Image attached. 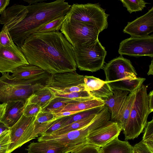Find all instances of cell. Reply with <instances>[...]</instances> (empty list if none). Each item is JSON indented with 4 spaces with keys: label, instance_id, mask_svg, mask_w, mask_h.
Here are the masks:
<instances>
[{
    "label": "cell",
    "instance_id": "31",
    "mask_svg": "<svg viewBox=\"0 0 153 153\" xmlns=\"http://www.w3.org/2000/svg\"><path fill=\"white\" fill-rule=\"evenodd\" d=\"M142 140L143 142L153 152V119L148 122L145 127Z\"/></svg>",
    "mask_w": 153,
    "mask_h": 153
},
{
    "label": "cell",
    "instance_id": "3",
    "mask_svg": "<svg viewBox=\"0 0 153 153\" xmlns=\"http://www.w3.org/2000/svg\"><path fill=\"white\" fill-rule=\"evenodd\" d=\"M103 69L105 81L112 90L126 91L129 93L140 87L146 79L137 77V74L130 60L122 55L114 58L106 63Z\"/></svg>",
    "mask_w": 153,
    "mask_h": 153
},
{
    "label": "cell",
    "instance_id": "25",
    "mask_svg": "<svg viewBox=\"0 0 153 153\" xmlns=\"http://www.w3.org/2000/svg\"><path fill=\"white\" fill-rule=\"evenodd\" d=\"M136 90L127 95L114 121L121 126L123 130L128 120L135 99Z\"/></svg>",
    "mask_w": 153,
    "mask_h": 153
},
{
    "label": "cell",
    "instance_id": "42",
    "mask_svg": "<svg viewBox=\"0 0 153 153\" xmlns=\"http://www.w3.org/2000/svg\"><path fill=\"white\" fill-rule=\"evenodd\" d=\"M9 129L3 123L0 121V134L3 131Z\"/></svg>",
    "mask_w": 153,
    "mask_h": 153
},
{
    "label": "cell",
    "instance_id": "19",
    "mask_svg": "<svg viewBox=\"0 0 153 153\" xmlns=\"http://www.w3.org/2000/svg\"><path fill=\"white\" fill-rule=\"evenodd\" d=\"M113 95L103 100L104 105L108 109L110 114L111 121L114 122L128 92L118 90H112Z\"/></svg>",
    "mask_w": 153,
    "mask_h": 153
},
{
    "label": "cell",
    "instance_id": "26",
    "mask_svg": "<svg viewBox=\"0 0 153 153\" xmlns=\"http://www.w3.org/2000/svg\"><path fill=\"white\" fill-rule=\"evenodd\" d=\"M133 147L117 137L100 148V153H132Z\"/></svg>",
    "mask_w": 153,
    "mask_h": 153
},
{
    "label": "cell",
    "instance_id": "36",
    "mask_svg": "<svg viewBox=\"0 0 153 153\" xmlns=\"http://www.w3.org/2000/svg\"><path fill=\"white\" fill-rule=\"evenodd\" d=\"M69 116L57 119L48 128L42 133L41 135H49L61 128L63 124L69 119Z\"/></svg>",
    "mask_w": 153,
    "mask_h": 153
},
{
    "label": "cell",
    "instance_id": "6",
    "mask_svg": "<svg viewBox=\"0 0 153 153\" xmlns=\"http://www.w3.org/2000/svg\"><path fill=\"white\" fill-rule=\"evenodd\" d=\"M147 88L142 84L136 90L128 120L123 130L125 140L138 137L146 126L149 115L153 111L149 105Z\"/></svg>",
    "mask_w": 153,
    "mask_h": 153
},
{
    "label": "cell",
    "instance_id": "39",
    "mask_svg": "<svg viewBox=\"0 0 153 153\" xmlns=\"http://www.w3.org/2000/svg\"><path fill=\"white\" fill-rule=\"evenodd\" d=\"M10 2L9 0H0V14H1L6 9Z\"/></svg>",
    "mask_w": 153,
    "mask_h": 153
},
{
    "label": "cell",
    "instance_id": "2",
    "mask_svg": "<svg viewBox=\"0 0 153 153\" xmlns=\"http://www.w3.org/2000/svg\"><path fill=\"white\" fill-rule=\"evenodd\" d=\"M71 6L65 0L43 1L26 6L28 11L26 16L9 31L13 42L20 49L28 36L54 19L66 15Z\"/></svg>",
    "mask_w": 153,
    "mask_h": 153
},
{
    "label": "cell",
    "instance_id": "14",
    "mask_svg": "<svg viewBox=\"0 0 153 153\" xmlns=\"http://www.w3.org/2000/svg\"><path fill=\"white\" fill-rule=\"evenodd\" d=\"M29 64L18 47L8 48L0 44V73H12L20 66Z\"/></svg>",
    "mask_w": 153,
    "mask_h": 153
},
{
    "label": "cell",
    "instance_id": "17",
    "mask_svg": "<svg viewBox=\"0 0 153 153\" xmlns=\"http://www.w3.org/2000/svg\"><path fill=\"white\" fill-rule=\"evenodd\" d=\"M28 11L26 6L14 4L1 14L0 24L6 26L9 31L25 18Z\"/></svg>",
    "mask_w": 153,
    "mask_h": 153
},
{
    "label": "cell",
    "instance_id": "45",
    "mask_svg": "<svg viewBox=\"0 0 153 153\" xmlns=\"http://www.w3.org/2000/svg\"><path fill=\"white\" fill-rule=\"evenodd\" d=\"M132 153H139L136 151L133 148L132 151Z\"/></svg>",
    "mask_w": 153,
    "mask_h": 153
},
{
    "label": "cell",
    "instance_id": "16",
    "mask_svg": "<svg viewBox=\"0 0 153 153\" xmlns=\"http://www.w3.org/2000/svg\"><path fill=\"white\" fill-rule=\"evenodd\" d=\"M85 89L91 96L103 100L113 95L112 90L108 83L93 76H85Z\"/></svg>",
    "mask_w": 153,
    "mask_h": 153
},
{
    "label": "cell",
    "instance_id": "29",
    "mask_svg": "<svg viewBox=\"0 0 153 153\" xmlns=\"http://www.w3.org/2000/svg\"><path fill=\"white\" fill-rule=\"evenodd\" d=\"M104 106L105 105L93 108L70 116L68 120L63 124L62 127L87 117L91 115L97 114L103 108Z\"/></svg>",
    "mask_w": 153,
    "mask_h": 153
},
{
    "label": "cell",
    "instance_id": "7",
    "mask_svg": "<svg viewBox=\"0 0 153 153\" xmlns=\"http://www.w3.org/2000/svg\"><path fill=\"white\" fill-rule=\"evenodd\" d=\"M77 67L81 71H97L103 68L107 51L97 40L73 47Z\"/></svg>",
    "mask_w": 153,
    "mask_h": 153
},
{
    "label": "cell",
    "instance_id": "22",
    "mask_svg": "<svg viewBox=\"0 0 153 153\" xmlns=\"http://www.w3.org/2000/svg\"><path fill=\"white\" fill-rule=\"evenodd\" d=\"M55 98L54 94L49 88L45 86L32 94L28 99L25 104H36L41 108L42 110Z\"/></svg>",
    "mask_w": 153,
    "mask_h": 153
},
{
    "label": "cell",
    "instance_id": "4",
    "mask_svg": "<svg viewBox=\"0 0 153 153\" xmlns=\"http://www.w3.org/2000/svg\"><path fill=\"white\" fill-rule=\"evenodd\" d=\"M0 77V102L21 100L25 103L33 93L45 86L50 74L46 72L36 78L19 79L12 77L9 73Z\"/></svg>",
    "mask_w": 153,
    "mask_h": 153
},
{
    "label": "cell",
    "instance_id": "28",
    "mask_svg": "<svg viewBox=\"0 0 153 153\" xmlns=\"http://www.w3.org/2000/svg\"><path fill=\"white\" fill-rule=\"evenodd\" d=\"M66 15L57 17L39 28L35 33H43L59 31L66 19Z\"/></svg>",
    "mask_w": 153,
    "mask_h": 153
},
{
    "label": "cell",
    "instance_id": "30",
    "mask_svg": "<svg viewBox=\"0 0 153 153\" xmlns=\"http://www.w3.org/2000/svg\"><path fill=\"white\" fill-rule=\"evenodd\" d=\"M120 1L130 13L142 10L146 7V4H148L143 0H120Z\"/></svg>",
    "mask_w": 153,
    "mask_h": 153
},
{
    "label": "cell",
    "instance_id": "1",
    "mask_svg": "<svg viewBox=\"0 0 153 153\" xmlns=\"http://www.w3.org/2000/svg\"><path fill=\"white\" fill-rule=\"evenodd\" d=\"M20 49L29 64L50 74L76 70L73 47L59 31L33 33Z\"/></svg>",
    "mask_w": 153,
    "mask_h": 153
},
{
    "label": "cell",
    "instance_id": "18",
    "mask_svg": "<svg viewBox=\"0 0 153 153\" xmlns=\"http://www.w3.org/2000/svg\"><path fill=\"white\" fill-rule=\"evenodd\" d=\"M25 102L19 100L6 102L4 114L0 121L10 128L15 124L23 114Z\"/></svg>",
    "mask_w": 153,
    "mask_h": 153
},
{
    "label": "cell",
    "instance_id": "21",
    "mask_svg": "<svg viewBox=\"0 0 153 153\" xmlns=\"http://www.w3.org/2000/svg\"><path fill=\"white\" fill-rule=\"evenodd\" d=\"M57 119L55 114L45 111L39 112L36 117L34 121L33 139L40 135Z\"/></svg>",
    "mask_w": 153,
    "mask_h": 153
},
{
    "label": "cell",
    "instance_id": "13",
    "mask_svg": "<svg viewBox=\"0 0 153 153\" xmlns=\"http://www.w3.org/2000/svg\"><path fill=\"white\" fill-rule=\"evenodd\" d=\"M122 130L121 126L117 123L109 120L88 134L87 144L102 147L118 137Z\"/></svg>",
    "mask_w": 153,
    "mask_h": 153
},
{
    "label": "cell",
    "instance_id": "20",
    "mask_svg": "<svg viewBox=\"0 0 153 153\" xmlns=\"http://www.w3.org/2000/svg\"><path fill=\"white\" fill-rule=\"evenodd\" d=\"M26 150L27 153H67L66 148L64 145L48 141L32 142Z\"/></svg>",
    "mask_w": 153,
    "mask_h": 153
},
{
    "label": "cell",
    "instance_id": "23",
    "mask_svg": "<svg viewBox=\"0 0 153 153\" xmlns=\"http://www.w3.org/2000/svg\"><path fill=\"white\" fill-rule=\"evenodd\" d=\"M46 72L41 68L30 64L23 65L16 68L11 76L19 79H29L36 78Z\"/></svg>",
    "mask_w": 153,
    "mask_h": 153
},
{
    "label": "cell",
    "instance_id": "11",
    "mask_svg": "<svg viewBox=\"0 0 153 153\" xmlns=\"http://www.w3.org/2000/svg\"><path fill=\"white\" fill-rule=\"evenodd\" d=\"M120 55L139 57L153 56V35L126 39L120 43L118 51Z\"/></svg>",
    "mask_w": 153,
    "mask_h": 153
},
{
    "label": "cell",
    "instance_id": "27",
    "mask_svg": "<svg viewBox=\"0 0 153 153\" xmlns=\"http://www.w3.org/2000/svg\"><path fill=\"white\" fill-rule=\"evenodd\" d=\"M97 114L91 115L82 120L73 123L60 128L49 135H60L81 128L91 123Z\"/></svg>",
    "mask_w": 153,
    "mask_h": 153
},
{
    "label": "cell",
    "instance_id": "41",
    "mask_svg": "<svg viewBox=\"0 0 153 153\" xmlns=\"http://www.w3.org/2000/svg\"><path fill=\"white\" fill-rule=\"evenodd\" d=\"M6 105V103L0 104V120L3 116Z\"/></svg>",
    "mask_w": 153,
    "mask_h": 153
},
{
    "label": "cell",
    "instance_id": "10",
    "mask_svg": "<svg viewBox=\"0 0 153 153\" xmlns=\"http://www.w3.org/2000/svg\"><path fill=\"white\" fill-rule=\"evenodd\" d=\"M84 76L78 74L76 71L50 74L45 81V86L55 95L86 91Z\"/></svg>",
    "mask_w": 153,
    "mask_h": 153
},
{
    "label": "cell",
    "instance_id": "24",
    "mask_svg": "<svg viewBox=\"0 0 153 153\" xmlns=\"http://www.w3.org/2000/svg\"><path fill=\"white\" fill-rule=\"evenodd\" d=\"M103 100L94 97L83 101L68 103L61 112L65 111H82L104 105Z\"/></svg>",
    "mask_w": 153,
    "mask_h": 153
},
{
    "label": "cell",
    "instance_id": "15",
    "mask_svg": "<svg viewBox=\"0 0 153 153\" xmlns=\"http://www.w3.org/2000/svg\"><path fill=\"white\" fill-rule=\"evenodd\" d=\"M123 32L132 37L146 36L153 31V7L144 15L128 22Z\"/></svg>",
    "mask_w": 153,
    "mask_h": 153
},
{
    "label": "cell",
    "instance_id": "5",
    "mask_svg": "<svg viewBox=\"0 0 153 153\" xmlns=\"http://www.w3.org/2000/svg\"><path fill=\"white\" fill-rule=\"evenodd\" d=\"M110 116L108 108L105 107L86 126L60 135H41L38 138V141H48L60 143L66 148L67 153H70L87 144V137L88 134L110 120Z\"/></svg>",
    "mask_w": 153,
    "mask_h": 153
},
{
    "label": "cell",
    "instance_id": "8",
    "mask_svg": "<svg viewBox=\"0 0 153 153\" xmlns=\"http://www.w3.org/2000/svg\"><path fill=\"white\" fill-rule=\"evenodd\" d=\"M109 15L98 4H74L66 14L70 20L88 23L94 25L100 33L108 27Z\"/></svg>",
    "mask_w": 153,
    "mask_h": 153
},
{
    "label": "cell",
    "instance_id": "38",
    "mask_svg": "<svg viewBox=\"0 0 153 153\" xmlns=\"http://www.w3.org/2000/svg\"><path fill=\"white\" fill-rule=\"evenodd\" d=\"M133 148L139 153H153L142 140L135 144Z\"/></svg>",
    "mask_w": 153,
    "mask_h": 153
},
{
    "label": "cell",
    "instance_id": "44",
    "mask_svg": "<svg viewBox=\"0 0 153 153\" xmlns=\"http://www.w3.org/2000/svg\"><path fill=\"white\" fill-rule=\"evenodd\" d=\"M24 1L27 2L29 4H35L36 3L44 1V0H23Z\"/></svg>",
    "mask_w": 153,
    "mask_h": 153
},
{
    "label": "cell",
    "instance_id": "33",
    "mask_svg": "<svg viewBox=\"0 0 153 153\" xmlns=\"http://www.w3.org/2000/svg\"><path fill=\"white\" fill-rule=\"evenodd\" d=\"M0 44L8 48L17 46L13 42L7 27L4 25L0 32Z\"/></svg>",
    "mask_w": 153,
    "mask_h": 153
},
{
    "label": "cell",
    "instance_id": "32",
    "mask_svg": "<svg viewBox=\"0 0 153 153\" xmlns=\"http://www.w3.org/2000/svg\"><path fill=\"white\" fill-rule=\"evenodd\" d=\"M67 103L56 97L41 111H47L56 114L61 112Z\"/></svg>",
    "mask_w": 153,
    "mask_h": 153
},
{
    "label": "cell",
    "instance_id": "9",
    "mask_svg": "<svg viewBox=\"0 0 153 153\" xmlns=\"http://www.w3.org/2000/svg\"><path fill=\"white\" fill-rule=\"evenodd\" d=\"M60 30L73 47L97 40L100 33L92 24L71 21L66 18Z\"/></svg>",
    "mask_w": 153,
    "mask_h": 153
},
{
    "label": "cell",
    "instance_id": "40",
    "mask_svg": "<svg viewBox=\"0 0 153 153\" xmlns=\"http://www.w3.org/2000/svg\"><path fill=\"white\" fill-rule=\"evenodd\" d=\"M148 95L150 107L153 110V91H150Z\"/></svg>",
    "mask_w": 153,
    "mask_h": 153
},
{
    "label": "cell",
    "instance_id": "34",
    "mask_svg": "<svg viewBox=\"0 0 153 153\" xmlns=\"http://www.w3.org/2000/svg\"><path fill=\"white\" fill-rule=\"evenodd\" d=\"M9 129L0 134V153H7L10 143Z\"/></svg>",
    "mask_w": 153,
    "mask_h": 153
},
{
    "label": "cell",
    "instance_id": "37",
    "mask_svg": "<svg viewBox=\"0 0 153 153\" xmlns=\"http://www.w3.org/2000/svg\"><path fill=\"white\" fill-rule=\"evenodd\" d=\"M100 148L89 144H87L81 148L70 153H100Z\"/></svg>",
    "mask_w": 153,
    "mask_h": 153
},
{
    "label": "cell",
    "instance_id": "12",
    "mask_svg": "<svg viewBox=\"0 0 153 153\" xmlns=\"http://www.w3.org/2000/svg\"><path fill=\"white\" fill-rule=\"evenodd\" d=\"M36 117H27L23 114L19 120L9 128L10 143L7 153L33 139L34 121Z\"/></svg>",
    "mask_w": 153,
    "mask_h": 153
},
{
    "label": "cell",
    "instance_id": "43",
    "mask_svg": "<svg viewBox=\"0 0 153 153\" xmlns=\"http://www.w3.org/2000/svg\"><path fill=\"white\" fill-rule=\"evenodd\" d=\"M147 75H153V60L152 59L151 61V64L149 65V69Z\"/></svg>",
    "mask_w": 153,
    "mask_h": 153
},
{
    "label": "cell",
    "instance_id": "35",
    "mask_svg": "<svg viewBox=\"0 0 153 153\" xmlns=\"http://www.w3.org/2000/svg\"><path fill=\"white\" fill-rule=\"evenodd\" d=\"M41 111V108L36 104H25L23 115L27 117H36Z\"/></svg>",
    "mask_w": 153,
    "mask_h": 153
}]
</instances>
